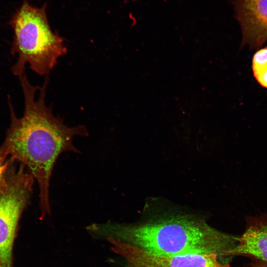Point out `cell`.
Listing matches in <instances>:
<instances>
[{
  "instance_id": "cell-3",
  "label": "cell",
  "mask_w": 267,
  "mask_h": 267,
  "mask_svg": "<svg viewBox=\"0 0 267 267\" xmlns=\"http://www.w3.org/2000/svg\"><path fill=\"white\" fill-rule=\"evenodd\" d=\"M46 7V4L37 7L24 0L10 21L13 31L11 53L18 55L11 68L15 76L25 70L27 64L36 74L47 76L58 58L67 52L64 39L50 28Z\"/></svg>"
},
{
  "instance_id": "cell-5",
  "label": "cell",
  "mask_w": 267,
  "mask_h": 267,
  "mask_svg": "<svg viewBox=\"0 0 267 267\" xmlns=\"http://www.w3.org/2000/svg\"><path fill=\"white\" fill-rule=\"evenodd\" d=\"M112 251L125 261L126 267H230L215 254L163 255L151 253L113 238L107 239Z\"/></svg>"
},
{
  "instance_id": "cell-6",
  "label": "cell",
  "mask_w": 267,
  "mask_h": 267,
  "mask_svg": "<svg viewBox=\"0 0 267 267\" xmlns=\"http://www.w3.org/2000/svg\"><path fill=\"white\" fill-rule=\"evenodd\" d=\"M233 4L242 29V44L261 47L267 42V0H234Z\"/></svg>"
},
{
  "instance_id": "cell-10",
  "label": "cell",
  "mask_w": 267,
  "mask_h": 267,
  "mask_svg": "<svg viewBox=\"0 0 267 267\" xmlns=\"http://www.w3.org/2000/svg\"><path fill=\"white\" fill-rule=\"evenodd\" d=\"M253 267H267V264L258 261H254L251 264Z\"/></svg>"
},
{
  "instance_id": "cell-4",
  "label": "cell",
  "mask_w": 267,
  "mask_h": 267,
  "mask_svg": "<svg viewBox=\"0 0 267 267\" xmlns=\"http://www.w3.org/2000/svg\"><path fill=\"white\" fill-rule=\"evenodd\" d=\"M32 191L29 183L18 178L0 180V267H13V248L18 222Z\"/></svg>"
},
{
  "instance_id": "cell-8",
  "label": "cell",
  "mask_w": 267,
  "mask_h": 267,
  "mask_svg": "<svg viewBox=\"0 0 267 267\" xmlns=\"http://www.w3.org/2000/svg\"><path fill=\"white\" fill-rule=\"evenodd\" d=\"M252 68L256 80L261 86L267 89V47L259 50L254 55Z\"/></svg>"
},
{
  "instance_id": "cell-2",
  "label": "cell",
  "mask_w": 267,
  "mask_h": 267,
  "mask_svg": "<svg viewBox=\"0 0 267 267\" xmlns=\"http://www.w3.org/2000/svg\"><path fill=\"white\" fill-rule=\"evenodd\" d=\"M88 230L94 235L163 255L215 254L225 257L237 243V237L217 230L199 216L184 214L163 215L133 224L93 223Z\"/></svg>"
},
{
  "instance_id": "cell-9",
  "label": "cell",
  "mask_w": 267,
  "mask_h": 267,
  "mask_svg": "<svg viewBox=\"0 0 267 267\" xmlns=\"http://www.w3.org/2000/svg\"><path fill=\"white\" fill-rule=\"evenodd\" d=\"M8 160L5 161L0 156V179L5 172L8 165Z\"/></svg>"
},
{
  "instance_id": "cell-7",
  "label": "cell",
  "mask_w": 267,
  "mask_h": 267,
  "mask_svg": "<svg viewBox=\"0 0 267 267\" xmlns=\"http://www.w3.org/2000/svg\"><path fill=\"white\" fill-rule=\"evenodd\" d=\"M242 256L267 264V214L246 219L243 234L226 256Z\"/></svg>"
},
{
  "instance_id": "cell-1",
  "label": "cell",
  "mask_w": 267,
  "mask_h": 267,
  "mask_svg": "<svg viewBox=\"0 0 267 267\" xmlns=\"http://www.w3.org/2000/svg\"><path fill=\"white\" fill-rule=\"evenodd\" d=\"M18 77L24 95V112L22 117L17 118L8 97L10 125L0 147V156L5 161L23 165L37 181L43 217L50 213L49 181L57 158L64 152L79 153L73 138L76 135L87 136L88 132L84 125L68 127L46 106L48 75L40 87L31 84L25 70Z\"/></svg>"
}]
</instances>
